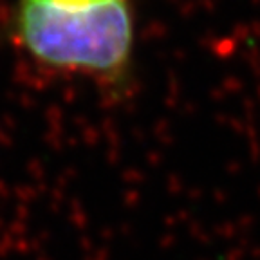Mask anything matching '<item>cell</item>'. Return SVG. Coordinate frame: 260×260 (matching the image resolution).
<instances>
[{
    "mask_svg": "<svg viewBox=\"0 0 260 260\" xmlns=\"http://www.w3.org/2000/svg\"><path fill=\"white\" fill-rule=\"evenodd\" d=\"M13 40L44 73L81 78L110 94L132 81V0H18Z\"/></svg>",
    "mask_w": 260,
    "mask_h": 260,
    "instance_id": "obj_1",
    "label": "cell"
}]
</instances>
